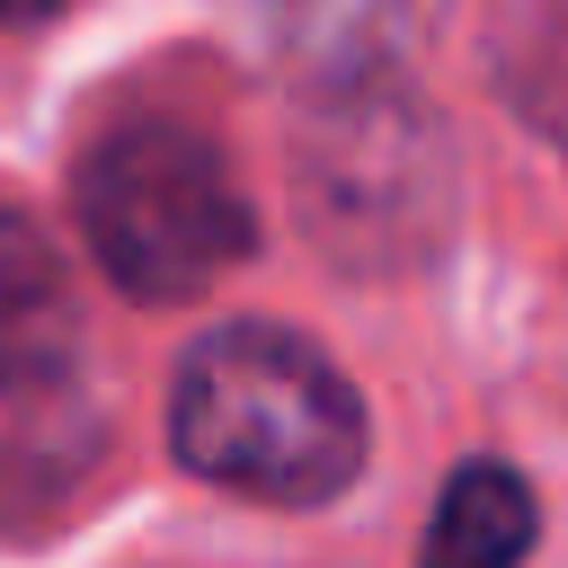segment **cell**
Returning a JSON list of instances; mask_svg holds the SVG:
<instances>
[{"instance_id": "cell-7", "label": "cell", "mask_w": 568, "mask_h": 568, "mask_svg": "<svg viewBox=\"0 0 568 568\" xmlns=\"http://www.w3.org/2000/svg\"><path fill=\"white\" fill-rule=\"evenodd\" d=\"M53 9H71V0H0V27H44Z\"/></svg>"}, {"instance_id": "cell-4", "label": "cell", "mask_w": 568, "mask_h": 568, "mask_svg": "<svg viewBox=\"0 0 568 568\" xmlns=\"http://www.w3.org/2000/svg\"><path fill=\"white\" fill-rule=\"evenodd\" d=\"M98 462L80 302L53 240L0 204V506H44Z\"/></svg>"}, {"instance_id": "cell-2", "label": "cell", "mask_w": 568, "mask_h": 568, "mask_svg": "<svg viewBox=\"0 0 568 568\" xmlns=\"http://www.w3.org/2000/svg\"><path fill=\"white\" fill-rule=\"evenodd\" d=\"M71 213H80V240L106 266V284L133 302H195L257 248L248 186L231 178L222 142L178 115L106 124L80 151Z\"/></svg>"}, {"instance_id": "cell-5", "label": "cell", "mask_w": 568, "mask_h": 568, "mask_svg": "<svg viewBox=\"0 0 568 568\" xmlns=\"http://www.w3.org/2000/svg\"><path fill=\"white\" fill-rule=\"evenodd\" d=\"M266 44L311 80V89H346L390 71L399 36H408V0H257Z\"/></svg>"}, {"instance_id": "cell-6", "label": "cell", "mask_w": 568, "mask_h": 568, "mask_svg": "<svg viewBox=\"0 0 568 568\" xmlns=\"http://www.w3.org/2000/svg\"><path fill=\"white\" fill-rule=\"evenodd\" d=\"M532 532H541V506H532L524 470H506V462H462V470L444 479L435 515H426L417 568H524Z\"/></svg>"}, {"instance_id": "cell-1", "label": "cell", "mask_w": 568, "mask_h": 568, "mask_svg": "<svg viewBox=\"0 0 568 568\" xmlns=\"http://www.w3.org/2000/svg\"><path fill=\"white\" fill-rule=\"evenodd\" d=\"M364 399L355 382L284 320H222L178 355L169 382V453L257 506H328L364 470Z\"/></svg>"}, {"instance_id": "cell-3", "label": "cell", "mask_w": 568, "mask_h": 568, "mask_svg": "<svg viewBox=\"0 0 568 568\" xmlns=\"http://www.w3.org/2000/svg\"><path fill=\"white\" fill-rule=\"evenodd\" d=\"M293 204H302L311 248H328L355 275H399L435 257V240L453 231L444 124L390 71L320 89L293 142Z\"/></svg>"}]
</instances>
